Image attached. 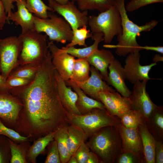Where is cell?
I'll list each match as a JSON object with an SVG mask.
<instances>
[{"instance_id":"43","label":"cell","mask_w":163,"mask_h":163,"mask_svg":"<svg viewBox=\"0 0 163 163\" xmlns=\"http://www.w3.org/2000/svg\"><path fill=\"white\" fill-rule=\"evenodd\" d=\"M6 14L3 3L2 1L0 0V30L3 29L8 21Z\"/></svg>"},{"instance_id":"5","label":"cell","mask_w":163,"mask_h":163,"mask_svg":"<svg viewBox=\"0 0 163 163\" xmlns=\"http://www.w3.org/2000/svg\"><path fill=\"white\" fill-rule=\"evenodd\" d=\"M88 25L92 34H103V41L106 44L110 43L115 36L122 32L121 17L115 4L97 15L89 16Z\"/></svg>"},{"instance_id":"21","label":"cell","mask_w":163,"mask_h":163,"mask_svg":"<svg viewBox=\"0 0 163 163\" xmlns=\"http://www.w3.org/2000/svg\"><path fill=\"white\" fill-rule=\"evenodd\" d=\"M67 86L71 87L78 96L76 106L81 115L88 113L95 108L105 109L103 104L100 101L89 97L83 91L70 80L65 81Z\"/></svg>"},{"instance_id":"11","label":"cell","mask_w":163,"mask_h":163,"mask_svg":"<svg viewBox=\"0 0 163 163\" xmlns=\"http://www.w3.org/2000/svg\"><path fill=\"white\" fill-rule=\"evenodd\" d=\"M148 81H138L134 83L129 97L133 110L139 112L145 122L151 113L158 107L151 99L146 91Z\"/></svg>"},{"instance_id":"13","label":"cell","mask_w":163,"mask_h":163,"mask_svg":"<svg viewBox=\"0 0 163 163\" xmlns=\"http://www.w3.org/2000/svg\"><path fill=\"white\" fill-rule=\"evenodd\" d=\"M98 98L110 114L120 119L133 110L129 98L123 96L116 91L101 92Z\"/></svg>"},{"instance_id":"47","label":"cell","mask_w":163,"mask_h":163,"mask_svg":"<svg viewBox=\"0 0 163 163\" xmlns=\"http://www.w3.org/2000/svg\"><path fill=\"white\" fill-rule=\"evenodd\" d=\"M86 163H100V162L96 154L90 151Z\"/></svg>"},{"instance_id":"15","label":"cell","mask_w":163,"mask_h":163,"mask_svg":"<svg viewBox=\"0 0 163 163\" xmlns=\"http://www.w3.org/2000/svg\"><path fill=\"white\" fill-rule=\"evenodd\" d=\"M90 72L91 75L88 79L84 82H77L70 80L86 94L99 101L98 95L100 93L116 91L102 79L99 71L92 66Z\"/></svg>"},{"instance_id":"38","label":"cell","mask_w":163,"mask_h":163,"mask_svg":"<svg viewBox=\"0 0 163 163\" xmlns=\"http://www.w3.org/2000/svg\"><path fill=\"white\" fill-rule=\"evenodd\" d=\"M49 149L45 163H61L60 156L56 141L54 139L50 143Z\"/></svg>"},{"instance_id":"24","label":"cell","mask_w":163,"mask_h":163,"mask_svg":"<svg viewBox=\"0 0 163 163\" xmlns=\"http://www.w3.org/2000/svg\"><path fill=\"white\" fill-rule=\"evenodd\" d=\"M67 131V147L71 156L82 144L87 142L88 136L80 129L72 125L68 126Z\"/></svg>"},{"instance_id":"22","label":"cell","mask_w":163,"mask_h":163,"mask_svg":"<svg viewBox=\"0 0 163 163\" xmlns=\"http://www.w3.org/2000/svg\"><path fill=\"white\" fill-rule=\"evenodd\" d=\"M138 128L142 141L145 163H155L156 140L149 131L145 123Z\"/></svg>"},{"instance_id":"50","label":"cell","mask_w":163,"mask_h":163,"mask_svg":"<svg viewBox=\"0 0 163 163\" xmlns=\"http://www.w3.org/2000/svg\"><path fill=\"white\" fill-rule=\"evenodd\" d=\"M67 163H78L77 160L74 155L71 156Z\"/></svg>"},{"instance_id":"17","label":"cell","mask_w":163,"mask_h":163,"mask_svg":"<svg viewBox=\"0 0 163 163\" xmlns=\"http://www.w3.org/2000/svg\"><path fill=\"white\" fill-rule=\"evenodd\" d=\"M108 68L109 72L107 84L113 86L123 96L129 98L132 91L125 82V76L123 67L121 63L115 59L110 63Z\"/></svg>"},{"instance_id":"4","label":"cell","mask_w":163,"mask_h":163,"mask_svg":"<svg viewBox=\"0 0 163 163\" xmlns=\"http://www.w3.org/2000/svg\"><path fill=\"white\" fill-rule=\"evenodd\" d=\"M67 118L69 124L78 127L88 137L103 127L117 126L121 123L119 118L111 115L105 109L94 108L84 115L67 113Z\"/></svg>"},{"instance_id":"10","label":"cell","mask_w":163,"mask_h":163,"mask_svg":"<svg viewBox=\"0 0 163 163\" xmlns=\"http://www.w3.org/2000/svg\"><path fill=\"white\" fill-rule=\"evenodd\" d=\"M48 6L61 15L69 24L72 30L88 25V17L87 11H81L71 1L65 5L58 4L53 0H48Z\"/></svg>"},{"instance_id":"19","label":"cell","mask_w":163,"mask_h":163,"mask_svg":"<svg viewBox=\"0 0 163 163\" xmlns=\"http://www.w3.org/2000/svg\"><path fill=\"white\" fill-rule=\"evenodd\" d=\"M17 11H12L7 17V20L14 22L17 25H20L22 29V33L35 30L34 14L30 12L25 5L26 1H19L16 2Z\"/></svg>"},{"instance_id":"33","label":"cell","mask_w":163,"mask_h":163,"mask_svg":"<svg viewBox=\"0 0 163 163\" xmlns=\"http://www.w3.org/2000/svg\"><path fill=\"white\" fill-rule=\"evenodd\" d=\"M73 36L71 41L65 47L68 48L78 45L87 46L85 43V40L89 38H92L93 34L90 30L87 29V26L85 25L78 29L72 30Z\"/></svg>"},{"instance_id":"46","label":"cell","mask_w":163,"mask_h":163,"mask_svg":"<svg viewBox=\"0 0 163 163\" xmlns=\"http://www.w3.org/2000/svg\"><path fill=\"white\" fill-rule=\"evenodd\" d=\"M140 48L141 50H151L156 51L162 54L163 53V47L161 46H140Z\"/></svg>"},{"instance_id":"51","label":"cell","mask_w":163,"mask_h":163,"mask_svg":"<svg viewBox=\"0 0 163 163\" xmlns=\"http://www.w3.org/2000/svg\"><path fill=\"white\" fill-rule=\"evenodd\" d=\"M12 2L13 3L14 2H16L17 1H26V0H12Z\"/></svg>"},{"instance_id":"18","label":"cell","mask_w":163,"mask_h":163,"mask_svg":"<svg viewBox=\"0 0 163 163\" xmlns=\"http://www.w3.org/2000/svg\"><path fill=\"white\" fill-rule=\"evenodd\" d=\"M54 75L56 79L58 96L63 107L68 113L81 115L76 106L78 96L70 87H68L65 81L55 69Z\"/></svg>"},{"instance_id":"8","label":"cell","mask_w":163,"mask_h":163,"mask_svg":"<svg viewBox=\"0 0 163 163\" xmlns=\"http://www.w3.org/2000/svg\"><path fill=\"white\" fill-rule=\"evenodd\" d=\"M21 39L14 36L0 39V69L1 75L6 80L12 70L19 65L21 50Z\"/></svg>"},{"instance_id":"42","label":"cell","mask_w":163,"mask_h":163,"mask_svg":"<svg viewBox=\"0 0 163 163\" xmlns=\"http://www.w3.org/2000/svg\"><path fill=\"white\" fill-rule=\"evenodd\" d=\"M155 163H163V141H156L155 151Z\"/></svg>"},{"instance_id":"26","label":"cell","mask_w":163,"mask_h":163,"mask_svg":"<svg viewBox=\"0 0 163 163\" xmlns=\"http://www.w3.org/2000/svg\"><path fill=\"white\" fill-rule=\"evenodd\" d=\"M92 40H94L92 44L82 48H76L74 46L62 48L67 53L78 58H87L98 49L99 44L104 41L103 34L102 33L92 34Z\"/></svg>"},{"instance_id":"3","label":"cell","mask_w":163,"mask_h":163,"mask_svg":"<svg viewBox=\"0 0 163 163\" xmlns=\"http://www.w3.org/2000/svg\"><path fill=\"white\" fill-rule=\"evenodd\" d=\"M86 142L100 163H114L123 152L121 139L117 126L103 127L89 137Z\"/></svg>"},{"instance_id":"40","label":"cell","mask_w":163,"mask_h":163,"mask_svg":"<svg viewBox=\"0 0 163 163\" xmlns=\"http://www.w3.org/2000/svg\"><path fill=\"white\" fill-rule=\"evenodd\" d=\"M90 151V149L86 142L82 144L74 155L78 163H86Z\"/></svg>"},{"instance_id":"48","label":"cell","mask_w":163,"mask_h":163,"mask_svg":"<svg viewBox=\"0 0 163 163\" xmlns=\"http://www.w3.org/2000/svg\"><path fill=\"white\" fill-rule=\"evenodd\" d=\"M152 61L153 62L156 63L159 62H163V57L158 54H156L153 58Z\"/></svg>"},{"instance_id":"41","label":"cell","mask_w":163,"mask_h":163,"mask_svg":"<svg viewBox=\"0 0 163 163\" xmlns=\"http://www.w3.org/2000/svg\"><path fill=\"white\" fill-rule=\"evenodd\" d=\"M32 80L26 78L13 76H8L6 80L8 85L11 88L26 85L30 83Z\"/></svg>"},{"instance_id":"20","label":"cell","mask_w":163,"mask_h":163,"mask_svg":"<svg viewBox=\"0 0 163 163\" xmlns=\"http://www.w3.org/2000/svg\"><path fill=\"white\" fill-rule=\"evenodd\" d=\"M86 59L90 64L99 71L102 79L106 82L108 76V68L115 59L112 52L104 49H98Z\"/></svg>"},{"instance_id":"9","label":"cell","mask_w":163,"mask_h":163,"mask_svg":"<svg viewBox=\"0 0 163 163\" xmlns=\"http://www.w3.org/2000/svg\"><path fill=\"white\" fill-rule=\"evenodd\" d=\"M23 107L18 97L9 92H0V119L6 126L14 129Z\"/></svg>"},{"instance_id":"37","label":"cell","mask_w":163,"mask_h":163,"mask_svg":"<svg viewBox=\"0 0 163 163\" xmlns=\"http://www.w3.org/2000/svg\"><path fill=\"white\" fill-rule=\"evenodd\" d=\"M117 163H143L145 160L138 155L129 152H123L117 158Z\"/></svg>"},{"instance_id":"6","label":"cell","mask_w":163,"mask_h":163,"mask_svg":"<svg viewBox=\"0 0 163 163\" xmlns=\"http://www.w3.org/2000/svg\"><path fill=\"white\" fill-rule=\"evenodd\" d=\"M18 36L22 42L18 59L19 65L40 64L50 52L46 42L47 36L34 30L21 33Z\"/></svg>"},{"instance_id":"30","label":"cell","mask_w":163,"mask_h":163,"mask_svg":"<svg viewBox=\"0 0 163 163\" xmlns=\"http://www.w3.org/2000/svg\"><path fill=\"white\" fill-rule=\"evenodd\" d=\"M91 67L86 58L75 59L72 75L70 80L77 82H83L88 78Z\"/></svg>"},{"instance_id":"2","label":"cell","mask_w":163,"mask_h":163,"mask_svg":"<svg viewBox=\"0 0 163 163\" xmlns=\"http://www.w3.org/2000/svg\"><path fill=\"white\" fill-rule=\"evenodd\" d=\"M125 0H116L115 5L120 14L121 19L122 32L117 36L118 41L117 45L106 44L104 47L113 48L115 52L120 56L125 57L129 54L141 50L140 45L136 41L137 36L142 32H148L154 28L158 22L152 20L145 24L139 26L134 23L129 18L125 5Z\"/></svg>"},{"instance_id":"32","label":"cell","mask_w":163,"mask_h":163,"mask_svg":"<svg viewBox=\"0 0 163 163\" xmlns=\"http://www.w3.org/2000/svg\"><path fill=\"white\" fill-rule=\"evenodd\" d=\"M25 5L30 12L41 18H48V11H53L42 0H26Z\"/></svg>"},{"instance_id":"29","label":"cell","mask_w":163,"mask_h":163,"mask_svg":"<svg viewBox=\"0 0 163 163\" xmlns=\"http://www.w3.org/2000/svg\"><path fill=\"white\" fill-rule=\"evenodd\" d=\"M116 0H77L78 8L81 11L97 10L100 12L110 8Z\"/></svg>"},{"instance_id":"27","label":"cell","mask_w":163,"mask_h":163,"mask_svg":"<svg viewBox=\"0 0 163 163\" xmlns=\"http://www.w3.org/2000/svg\"><path fill=\"white\" fill-rule=\"evenodd\" d=\"M11 158L10 163H27V156L30 146V140L17 143L8 138Z\"/></svg>"},{"instance_id":"23","label":"cell","mask_w":163,"mask_h":163,"mask_svg":"<svg viewBox=\"0 0 163 163\" xmlns=\"http://www.w3.org/2000/svg\"><path fill=\"white\" fill-rule=\"evenodd\" d=\"M147 128L156 141H163V107L158 106L145 122Z\"/></svg>"},{"instance_id":"1","label":"cell","mask_w":163,"mask_h":163,"mask_svg":"<svg viewBox=\"0 0 163 163\" xmlns=\"http://www.w3.org/2000/svg\"><path fill=\"white\" fill-rule=\"evenodd\" d=\"M55 69L49 53L30 83L10 91L23 104L14 129L32 142L69 125L58 96Z\"/></svg>"},{"instance_id":"25","label":"cell","mask_w":163,"mask_h":163,"mask_svg":"<svg viewBox=\"0 0 163 163\" xmlns=\"http://www.w3.org/2000/svg\"><path fill=\"white\" fill-rule=\"evenodd\" d=\"M54 132L50 133L33 141L27 152V160L28 163L37 162V157L42 153L49 143L54 140Z\"/></svg>"},{"instance_id":"35","label":"cell","mask_w":163,"mask_h":163,"mask_svg":"<svg viewBox=\"0 0 163 163\" xmlns=\"http://www.w3.org/2000/svg\"><path fill=\"white\" fill-rule=\"evenodd\" d=\"M0 135L5 136L18 143L27 140L31 141L29 137L22 136L14 129L6 126L0 119Z\"/></svg>"},{"instance_id":"36","label":"cell","mask_w":163,"mask_h":163,"mask_svg":"<svg viewBox=\"0 0 163 163\" xmlns=\"http://www.w3.org/2000/svg\"><path fill=\"white\" fill-rule=\"evenodd\" d=\"M11 158L8 138L0 135V163H9Z\"/></svg>"},{"instance_id":"7","label":"cell","mask_w":163,"mask_h":163,"mask_svg":"<svg viewBox=\"0 0 163 163\" xmlns=\"http://www.w3.org/2000/svg\"><path fill=\"white\" fill-rule=\"evenodd\" d=\"M53 11H48V18H41L34 14V28L37 32H44L51 41L65 44L70 42L73 31L69 24L62 18Z\"/></svg>"},{"instance_id":"28","label":"cell","mask_w":163,"mask_h":163,"mask_svg":"<svg viewBox=\"0 0 163 163\" xmlns=\"http://www.w3.org/2000/svg\"><path fill=\"white\" fill-rule=\"evenodd\" d=\"M67 126L58 129L54 134V139L57 143L61 163H67L71 157L67 145Z\"/></svg>"},{"instance_id":"16","label":"cell","mask_w":163,"mask_h":163,"mask_svg":"<svg viewBox=\"0 0 163 163\" xmlns=\"http://www.w3.org/2000/svg\"><path fill=\"white\" fill-rule=\"evenodd\" d=\"M117 127L121 138L123 152H132L144 159L142 142L138 128L127 127L121 123Z\"/></svg>"},{"instance_id":"39","label":"cell","mask_w":163,"mask_h":163,"mask_svg":"<svg viewBox=\"0 0 163 163\" xmlns=\"http://www.w3.org/2000/svg\"><path fill=\"white\" fill-rule=\"evenodd\" d=\"M163 2V0H131L125 6V8L126 11L132 12L147 5Z\"/></svg>"},{"instance_id":"31","label":"cell","mask_w":163,"mask_h":163,"mask_svg":"<svg viewBox=\"0 0 163 163\" xmlns=\"http://www.w3.org/2000/svg\"><path fill=\"white\" fill-rule=\"evenodd\" d=\"M40 64L29 63L19 65L12 70L8 76H17L32 80L35 77Z\"/></svg>"},{"instance_id":"49","label":"cell","mask_w":163,"mask_h":163,"mask_svg":"<svg viewBox=\"0 0 163 163\" xmlns=\"http://www.w3.org/2000/svg\"><path fill=\"white\" fill-rule=\"evenodd\" d=\"M56 3L61 5H65L71 1H76L77 0H53Z\"/></svg>"},{"instance_id":"14","label":"cell","mask_w":163,"mask_h":163,"mask_svg":"<svg viewBox=\"0 0 163 163\" xmlns=\"http://www.w3.org/2000/svg\"><path fill=\"white\" fill-rule=\"evenodd\" d=\"M48 46L55 69L65 81L70 79L72 75L75 57L62 48H59L53 42L50 41L48 43Z\"/></svg>"},{"instance_id":"45","label":"cell","mask_w":163,"mask_h":163,"mask_svg":"<svg viewBox=\"0 0 163 163\" xmlns=\"http://www.w3.org/2000/svg\"><path fill=\"white\" fill-rule=\"evenodd\" d=\"M11 88L8 85L6 80H5L0 74V92H9Z\"/></svg>"},{"instance_id":"12","label":"cell","mask_w":163,"mask_h":163,"mask_svg":"<svg viewBox=\"0 0 163 163\" xmlns=\"http://www.w3.org/2000/svg\"><path fill=\"white\" fill-rule=\"evenodd\" d=\"M141 56L139 52L132 53L126 56L125 59L123 69L126 79L133 84L138 81L152 79L149 77V72L157 65L153 62L149 65H141L139 62Z\"/></svg>"},{"instance_id":"34","label":"cell","mask_w":163,"mask_h":163,"mask_svg":"<svg viewBox=\"0 0 163 163\" xmlns=\"http://www.w3.org/2000/svg\"><path fill=\"white\" fill-rule=\"evenodd\" d=\"M120 121L125 126L133 128H138L145 122L142 115L133 110L123 115L120 119Z\"/></svg>"},{"instance_id":"52","label":"cell","mask_w":163,"mask_h":163,"mask_svg":"<svg viewBox=\"0 0 163 163\" xmlns=\"http://www.w3.org/2000/svg\"></svg>"},{"instance_id":"44","label":"cell","mask_w":163,"mask_h":163,"mask_svg":"<svg viewBox=\"0 0 163 163\" xmlns=\"http://www.w3.org/2000/svg\"><path fill=\"white\" fill-rule=\"evenodd\" d=\"M4 5L5 11L7 16H9L12 11L14 6L12 0H1Z\"/></svg>"}]
</instances>
